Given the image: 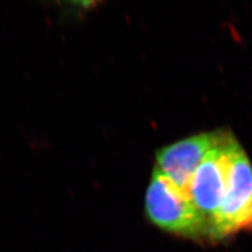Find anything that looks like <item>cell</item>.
Here are the masks:
<instances>
[{
	"mask_svg": "<svg viewBox=\"0 0 252 252\" xmlns=\"http://www.w3.org/2000/svg\"><path fill=\"white\" fill-rule=\"evenodd\" d=\"M145 208L149 220L164 230L189 238L209 235L208 220L157 167L146 190Z\"/></svg>",
	"mask_w": 252,
	"mask_h": 252,
	"instance_id": "obj_1",
	"label": "cell"
},
{
	"mask_svg": "<svg viewBox=\"0 0 252 252\" xmlns=\"http://www.w3.org/2000/svg\"><path fill=\"white\" fill-rule=\"evenodd\" d=\"M240 146L231 133L222 131L218 143L204 158L193 175L190 199L208 220L209 225L225 198L232 159Z\"/></svg>",
	"mask_w": 252,
	"mask_h": 252,
	"instance_id": "obj_2",
	"label": "cell"
},
{
	"mask_svg": "<svg viewBox=\"0 0 252 252\" xmlns=\"http://www.w3.org/2000/svg\"><path fill=\"white\" fill-rule=\"evenodd\" d=\"M247 228L252 229V166L240 146L233 156L225 198L210 222L209 235L222 239Z\"/></svg>",
	"mask_w": 252,
	"mask_h": 252,
	"instance_id": "obj_3",
	"label": "cell"
},
{
	"mask_svg": "<svg viewBox=\"0 0 252 252\" xmlns=\"http://www.w3.org/2000/svg\"><path fill=\"white\" fill-rule=\"evenodd\" d=\"M222 131L200 133L161 148L157 164L163 175L190 198V185L204 158L216 146Z\"/></svg>",
	"mask_w": 252,
	"mask_h": 252,
	"instance_id": "obj_4",
	"label": "cell"
}]
</instances>
